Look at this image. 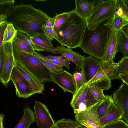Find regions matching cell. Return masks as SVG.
<instances>
[{"mask_svg": "<svg viewBox=\"0 0 128 128\" xmlns=\"http://www.w3.org/2000/svg\"><path fill=\"white\" fill-rule=\"evenodd\" d=\"M49 17L42 10L34 8L32 4H22L15 6L8 15L6 22L12 24L18 32L31 37L44 33L42 25Z\"/></svg>", "mask_w": 128, "mask_h": 128, "instance_id": "6da1fadb", "label": "cell"}, {"mask_svg": "<svg viewBox=\"0 0 128 128\" xmlns=\"http://www.w3.org/2000/svg\"><path fill=\"white\" fill-rule=\"evenodd\" d=\"M112 30L108 20L101 23L94 30H88L87 27L80 47L84 52L101 62Z\"/></svg>", "mask_w": 128, "mask_h": 128, "instance_id": "7a4b0ae2", "label": "cell"}, {"mask_svg": "<svg viewBox=\"0 0 128 128\" xmlns=\"http://www.w3.org/2000/svg\"><path fill=\"white\" fill-rule=\"evenodd\" d=\"M87 27L86 20L73 10L57 34L61 46L71 49L80 47Z\"/></svg>", "mask_w": 128, "mask_h": 128, "instance_id": "3957f363", "label": "cell"}, {"mask_svg": "<svg viewBox=\"0 0 128 128\" xmlns=\"http://www.w3.org/2000/svg\"><path fill=\"white\" fill-rule=\"evenodd\" d=\"M13 49L17 64L41 82H53V73L40 58L33 54H30L21 49L14 48Z\"/></svg>", "mask_w": 128, "mask_h": 128, "instance_id": "277c9868", "label": "cell"}, {"mask_svg": "<svg viewBox=\"0 0 128 128\" xmlns=\"http://www.w3.org/2000/svg\"><path fill=\"white\" fill-rule=\"evenodd\" d=\"M118 0H100L90 17L86 20L88 30L95 29L100 24L114 17L117 8Z\"/></svg>", "mask_w": 128, "mask_h": 128, "instance_id": "5b68a950", "label": "cell"}, {"mask_svg": "<svg viewBox=\"0 0 128 128\" xmlns=\"http://www.w3.org/2000/svg\"><path fill=\"white\" fill-rule=\"evenodd\" d=\"M118 66V63L114 62L110 66L102 69L86 84L93 85L104 90H109L111 88L112 80H121Z\"/></svg>", "mask_w": 128, "mask_h": 128, "instance_id": "8992f818", "label": "cell"}, {"mask_svg": "<svg viewBox=\"0 0 128 128\" xmlns=\"http://www.w3.org/2000/svg\"><path fill=\"white\" fill-rule=\"evenodd\" d=\"M1 46L2 47L4 52V61L3 72L0 76V80L6 88L10 80L12 71L16 63L14 57L12 44L6 43L3 44Z\"/></svg>", "mask_w": 128, "mask_h": 128, "instance_id": "52a82bcc", "label": "cell"}, {"mask_svg": "<svg viewBox=\"0 0 128 128\" xmlns=\"http://www.w3.org/2000/svg\"><path fill=\"white\" fill-rule=\"evenodd\" d=\"M10 79L15 86L16 95L18 98H27L36 94L15 66L12 71Z\"/></svg>", "mask_w": 128, "mask_h": 128, "instance_id": "ba28073f", "label": "cell"}, {"mask_svg": "<svg viewBox=\"0 0 128 128\" xmlns=\"http://www.w3.org/2000/svg\"><path fill=\"white\" fill-rule=\"evenodd\" d=\"M100 102L76 114V120L88 128H102L97 108Z\"/></svg>", "mask_w": 128, "mask_h": 128, "instance_id": "9c48e42d", "label": "cell"}, {"mask_svg": "<svg viewBox=\"0 0 128 128\" xmlns=\"http://www.w3.org/2000/svg\"><path fill=\"white\" fill-rule=\"evenodd\" d=\"M34 109L38 128H51L55 125L48 108L44 104L36 101Z\"/></svg>", "mask_w": 128, "mask_h": 128, "instance_id": "30bf717a", "label": "cell"}, {"mask_svg": "<svg viewBox=\"0 0 128 128\" xmlns=\"http://www.w3.org/2000/svg\"><path fill=\"white\" fill-rule=\"evenodd\" d=\"M118 31L112 30L109 37L106 50L101 61L103 69L112 65L118 51Z\"/></svg>", "mask_w": 128, "mask_h": 128, "instance_id": "8fae6325", "label": "cell"}, {"mask_svg": "<svg viewBox=\"0 0 128 128\" xmlns=\"http://www.w3.org/2000/svg\"><path fill=\"white\" fill-rule=\"evenodd\" d=\"M115 104L120 111L122 118L128 124V86L123 83L113 94Z\"/></svg>", "mask_w": 128, "mask_h": 128, "instance_id": "7c38bea8", "label": "cell"}, {"mask_svg": "<svg viewBox=\"0 0 128 128\" xmlns=\"http://www.w3.org/2000/svg\"><path fill=\"white\" fill-rule=\"evenodd\" d=\"M53 82L60 86L64 92H68L73 95L76 92V86L73 74L64 70L58 73H53Z\"/></svg>", "mask_w": 128, "mask_h": 128, "instance_id": "4fadbf2b", "label": "cell"}, {"mask_svg": "<svg viewBox=\"0 0 128 128\" xmlns=\"http://www.w3.org/2000/svg\"><path fill=\"white\" fill-rule=\"evenodd\" d=\"M102 69L100 60L91 56L86 57L81 70L85 75L86 84Z\"/></svg>", "mask_w": 128, "mask_h": 128, "instance_id": "5bb4252c", "label": "cell"}, {"mask_svg": "<svg viewBox=\"0 0 128 128\" xmlns=\"http://www.w3.org/2000/svg\"><path fill=\"white\" fill-rule=\"evenodd\" d=\"M56 49L52 53L54 54L61 55L66 59L74 63L78 70H82L86 57L82 56L78 52L73 51L72 49L61 46H56Z\"/></svg>", "mask_w": 128, "mask_h": 128, "instance_id": "9a60e30c", "label": "cell"}, {"mask_svg": "<svg viewBox=\"0 0 128 128\" xmlns=\"http://www.w3.org/2000/svg\"><path fill=\"white\" fill-rule=\"evenodd\" d=\"M100 0H76L75 12L86 20L91 16L94 9Z\"/></svg>", "mask_w": 128, "mask_h": 128, "instance_id": "2e32d148", "label": "cell"}, {"mask_svg": "<svg viewBox=\"0 0 128 128\" xmlns=\"http://www.w3.org/2000/svg\"><path fill=\"white\" fill-rule=\"evenodd\" d=\"M122 118V114L113 100L104 116L100 119V125L102 128L104 126Z\"/></svg>", "mask_w": 128, "mask_h": 128, "instance_id": "e0dca14e", "label": "cell"}, {"mask_svg": "<svg viewBox=\"0 0 128 128\" xmlns=\"http://www.w3.org/2000/svg\"><path fill=\"white\" fill-rule=\"evenodd\" d=\"M15 66L29 83L36 94H43L45 90L44 84L41 82L18 64L16 63Z\"/></svg>", "mask_w": 128, "mask_h": 128, "instance_id": "ac0fdd59", "label": "cell"}, {"mask_svg": "<svg viewBox=\"0 0 128 128\" xmlns=\"http://www.w3.org/2000/svg\"><path fill=\"white\" fill-rule=\"evenodd\" d=\"M23 116L14 128H30L32 124L36 121L34 113L27 104L24 105Z\"/></svg>", "mask_w": 128, "mask_h": 128, "instance_id": "d6986e66", "label": "cell"}, {"mask_svg": "<svg viewBox=\"0 0 128 128\" xmlns=\"http://www.w3.org/2000/svg\"><path fill=\"white\" fill-rule=\"evenodd\" d=\"M30 38L34 43L44 51L52 53L56 49V47H53L51 41L44 33L42 34Z\"/></svg>", "mask_w": 128, "mask_h": 128, "instance_id": "ffe728a7", "label": "cell"}, {"mask_svg": "<svg viewBox=\"0 0 128 128\" xmlns=\"http://www.w3.org/2000/svg\"><path fill=\"white\" fill-rule=\"evenodd\" d=\"M92 95L88 85L86 84L84 86L73 95L70 102L71 106L73 108L80 102Z\"/></svg>", "mask_w": 128, "mask_h": 128, "instance_id": "44dd1931", "label": "cell"}, {"mask_svg": "<svg viewBox=\"0 0 128 128\" xmlns=\"http://www.w3.org/2000/svg\"><path fill=\"white\" fill-rule=\"evenodd\" d=\"M92 95L80 102L74 108V113L76 114L100 102Z\"/></svg>", "mask_w": 128, "mask_h": 128, "instance_id": "7402d4cb", "label": "cell"}, {"mask_svg": "<svg viewBox=\"0 0 128 128\" xmlns=\"http://www.w3.org/2000/svg\"><path fill=\"white\" fill-rule=\"evenodd\" d=\"M118 51L128 57V37L122 30L118 32Z\"/></svg>", "mask_w": 128, "mask_h": 128, "instance_id": "603a6c76", "label": "cell"}, {"mask_svg": "<svg viewBox=\"0 0 128 128\" xmlns=\"http://www.w3.org/2000/svg\"><path fill=\"white\" fill-rule=\"evenodd\" d=\"M57 128H88L76 120L62 118L56 123Z\"/></svg>", "mask_w": 128, "mask_h": 128, "instance_id": "cb8c5ba5", "label": "cell"}, {"mask_svg": "<svg viewBox=\"0 0 128 128\" xmlns=\"http://www.w3.org/2000/svg\"><path fill=\"white\" fill-rule=\"evenodd\" d=\"M18 32L12 24L8 23L3 34L2 44L6 43L12 44Z\"/></svg>", "mask_w": 128, "mask_h": 128, "instance_id": "d4e9b609", "label": "cell"}, {"mask_svg": "<svg viewBox=\"0 0 128 128\" xmlns=\"http://www.w3.org/2000/svg\"><path fill=\"white\" fill-rule=\"evenodd\" d=\"M33 54L40 58L53 73H59L64 70L63 67L58 66L54 64L48 60L45 56L36 51H34Z\"/></svg>", "mask_w": 128, "mask_h": 128, "instance_id": "484cf974", "label": "cell"}, {"mask_svg": "<svg viewBox=\"0 0 128 128\" xmlns=\"http://www.w3.org/2000/svg\"><path fill=\"white\" fill-rule=\"evenodd\" d=\"M71 11L56 14L54 17L55 21L53 29L57 33L66 23L70 14Z\"/></svg>", "mask_w": 128, "mask_h": 128, "instance_id": "4316f807", "label": "cell"}, {"mask_svg": "<svg viewBox=\"0 0 128 128\" xmlns=\"http://www.w3.org/2000/svg\"><path fill=\"white\" fill-rule=\"evenodd\" d=\"M112 100V95L106 96L104 98L98 105L97 108L100 119L106 114Z\"/></svg>", "mask_w": 128, "mask_h": 128, "instance_id": "83f0119b", "label": "cell"}, {"mask_svg": "<svg viewBox=\"0 0 128 128\" xmlns=\"http://www.w3.org/2000/svg\"><path fill=\"white\" fill-rule=\"evenodd\" d=\"M128 24V20L116 12L112 20V29L119 31L125 25Z\"/></svg>", "mask_w": 128, "mask_h": 128, "instance_id": "f1b7e54d", "label": "cell"}, {"mask_svg": "<svg viewBox=\"0 0 128 128\" xmlns=\"http://www.w3.org/2000/svg\"><path fill=\"white\" fill-rule=\"evenodd\" d=\"M15 2L14 0H0V14L8 16L14 8Z\"/></svg>", "mask_w": 128, "mask_h": 128, "instance_id": "f546056e", "label": "cell"}, {"mask_svg": "<svg viewBox=\"0 0 128 128\" xmlns=\"http://www.w3.org/2000/svg\"><path fill=\"white\" fill-rule=\"evenodd\" d=\"M32 48L34 50L38 52H42L44 50L36 45L31 40L30 38L26 34L18 32L16 36Z\"/></svg>", "mask_w": 128, "mask_h": 128, "instance_id": "4dcf8cb0", "label": "cell"}, {"mask_svg": "<svg viewBox=\"0 0 128 128\" xmlns=\"http://www.w3.org/2000/svg\"><path fill=\"white\" fill-rule=\"evenodd\" d=\"M73 75L76 84L77 91L82 86L86 84V78L82 70L75 72Z\"/></svg>", "mask_w": 128, "mask_h": 128, "instance_id": "1f68e13d", "label": "cell"}, {"mask_svg": "<svg viewBox=\"0 0 128 128\" xmlns=\"http://www.w3.org/2000/svg\"><path fill=\"white\" fill-rule=\"evenodd\" d=\"M87 85L90 93L94 98L99 102L103 100L106 96L104 93L103 90L93 85Z\"/></svg>", "mask_w": 128, "mask_h": 128, "instance_id": "d6a6232c", "label": "cell"}, {"mask_svg": "<svg viewBox=\"0 0 128 128\" xmlns=\"http://www.w3.org/2000/svg\"><path fill=\"white\" fill-rule=\"evenodd\" d=\"M12 45L13 48L21 49L30 54H33L34 51L32 48L16 37L13 40Z\"/></svg>", "mask_w": 128, "mask_h": 128, "instance_id": "836d02e7", "label": "cell"}, {"mask_svg": "<svg viewBox=\"0 0 128 128\" xmlns=\"http://www.w3.org/2000/svg\"><path fill=\"white\" fill-rule=\"evenodd\" d=\"M42 28L46 37L51 41L54 38L59 42V38L58 34L54 31L53 28L48 27L44 24L42 25Z\"/></svg>", "mask_w": 128, "mask_h": 128, "instance_id": "e575fe53", "label": "cell"}, {"mask_svg": "<svg viewBox=\"0 0 128 128\" xmlns=\"http://www.w3.org/2000/svg\"><path fill=\"white\" fill-rule=\"evenodd\" d=\"M116 13L128 20V8L124 0H118Z\"/></svg>", "mask_w": 128, "mask_h": 128, "instance_id": "d590c367", "label": "cell"}, {"mask_svg": "<svg viewBox=\"0 0 128 128\" xmlns=\"http://www.w3.org/2000/svg\"><path fill=\"white\" fill-rule=\"evenodd\" d=\"M118 64V70L120 74L128 73V57L123 56Z\"/></svg>", "mask_w": 128, "mask_h": 128, "instance_id": "8d00e7d4", "label": "cell"}, {"mask_svg": "<svg viewBox=\"0 0 128 128\" xmlns=\"http://www.w3.org/2000/svg\"><path fill=\"white\" fill-rule=\"evenodd\" d=\"M102 128H128V124L120 120L107 124Z\"/></svg>", "mask_w": 128, "mask_h": 128, "instance_id": "74e56055", "label": "cell"}, {"mask_svg": "<svg viewBox=\"0 0 128 128\" xmlns=\"http://www.w3.org/2000/svg\"><path fill=\"white\" fill-rule=\"evenodd\" d=\"M47 59L54 64L58 66L62 67L64 66L68 69L70 68V65L71 63L69 61L66 59H64V60L60 61H55Z\"/></svg>", "mask_w": 128, "mask_h": 128, "instance_id": "f35d334b", "label": "cell"}, {"mask_svg": "<svg viewBox=\"0 0 128 128\" xmlns=\"http://www.w3.org/2000/svg\"><path fill=\"white\" fill-rule=\"evenodd\" d=\"M8 23L5 22L0 24V47L2 45L3 34Z\"/></svg>", "mask_w": 128, "mask_h": 128, "instance_id": "ab89813d", "label": "cell"}, {"mask_svg": "<svg viewBox=\"0 0 128 128\" xmlns=\"http://www.w3.org/2000/svg\"><path fill=\"white\" fill-rule=\"evenodd\" d=\"M4 55L2 48L0 47V76L2 72L4 66Z\"/></svg>", "mask_w": 128, "mask_h": 128, "instance_id": "60d3db41", "label": "cell"}, {"mask_svg": "<svg viewBox=\"0 0 128 128\" xmlns=\"http://www.w3.org/2000/svg\"><path fill=\"white\" fill-rule=\"evenodd\" d=\"M54 21V17L52 18L49 17L44 22V24L48 27L53 28Z\"/></svg>", "mask_w": 128, "mask_h": 128, "instance_id": "b9f144b4", "label": "cell"}, {"mask_svg": "<svg viewBox=\"0 0 128 128\" xmlns=\"http://www.w3.org/2000/svg\"><path fill=\"white\" fill-rule=\"evenodd\" d=\"M47 59L55 61H60L64 60L65 59L62 56H52L51 55L48 56H45Z\"/></svg>", "mask_w": 128, "mask_h": 128, "instance_id": "7bdbcfd3", "label": "cell"}, {"mask_svg": "<svg viewBox=\"0 0 128 128\" xmlns=\"http://www.w3.org/2000/svg\"><path fill=\"white\" fill-rule=\"evenodd\" d=\"M121 80L128 86V73L120 74Z\"/></svg>", "mask_w": 128, "mask_h": 128, "instance_id": "ee69618b", "label": "cell"}, {"mask_svg": "<svg viewBox=\"0 0 128 128\" xmlns=\"http://www.w3.org/2000/svg\"><path fill=\"white\" fill-rule=\"evenodd\" d=\"M6 116L4 114H2L0 115V128H4V121Z\"/></svg>", "mask_w": 128, "mask_h": 128, "instance_id": "f6af8a7d", "label": "cell"}, {"mask_svg": "<svg viewBox=\"0 0 128 128\" xmlns=\"http://www.w3.org/2000/svg\"><path fill=\"white\" fill-rule=\"evenodd\" d=\"M8 16L5 14H0V24L6 22Z\"/></svg>", "mask_w": 128, "mask_h": 128, "instance_id": "bcb514c9", "label": "cell"}, {"mask_svg": "<svg viewBox=\"0 0 128 128\" xmlns=\"http://www.w3.org/2000/svg\"><path fill=\"white\" fill-rule=\"evenodd\" d=\"M121 30L128 37V24L124 26Z\"/></svg>", "mask_w": 128, "mask_h": 128, "instance_id": "7dc6e473", "label": "cell"}, {"mask_svg": "<svg viewBox=\"0 0 128 128\" xmlns=\"http://www.w3.org/2000/svg\"><path fill=\"white\" fill-rule=\"evenodd\" d=\"M124 2L128 8V0H124Z\"/></svg>", "mask_w": 128, "mask_h": 128, "instance_id": "c3c4849f", "label": "cell"}, {"mask_svg": "<svg viewBox=\"0 0 128 128\" xmlns=\"http://www.w3.org/2000/svg\"><path fill=\"white\" fill-rule=\"evenodd\" d=\"M51 128H57V127L56 125L55 124V125Z\"/></svg>", "mask_w": 128, "mask_h": 128, "instance_id": "681fc988", "label": "cell"}]
</instances>
